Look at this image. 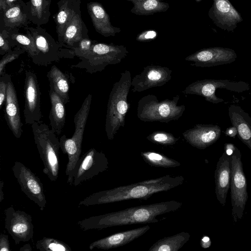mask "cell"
Returning a JSON list of instances; mask_svg holds the SVG:
<instances>
[{
	"instance_id": "74e56055",
	"label": "cell",
	"mask_w": 251,
	"mask_h": 251,
	"mask_svg": "<svg viewBox=\"0 0 251 251\" xmlns=\"http://www.w3.org/2000/svg\"><path fill=\"white\" fill-rule=\"evenodd\" d=\"M8 32L5 30L0 33V54L3 55L11 50V47L8 39Z\"/></svg>"
},
{
	"instance_id": "4316f807",
	"label": "cell",
	"mask_w": 251,
	"mask_h": 251,
	"mask_svg": "<svg viewBox=\"0 0 251 251\" xmlns=\"http://www.w3.org/2000/svg\"><path fill=\"white\" fill-rule=\"evenodd\" d=\"M3 22L6 27L16 28L26 26L28 23L26 4L20 0L3 10Z\"/></svg>"
},
{
	"instance_id": "4fadbf2b",
	"label": "cell",
	"mask_w": 251,
	"mask_h": 251,
	"mask_svg": "<svg viewBox=\"0 0 251 251\" xmlns=\"http://www.w3.org/2000/svg\"><path fill=\"white\" fill-rule=\"evenodd\" d=\"M4 213L5 228L16 245L28 242L33 238L34 226L30 214L15 210L13 206L6 208Z\"/></svg>"
},
{
	"instance_id": "f35d334b",
	"label": "cell",
	"mask_w": 251,
	"mask_h": 251,
	"mask_svg": "<svg viewBox=\"0 0 251 251\" xmlns=\"http://www.w3.org/2000/svg\"><path fill=\"white\" fill-rule=\"evenodd\" d=\"M157 36V32L153 29L145 30L139 33L135 40L138 42H146L154 40Z\"/></svg>"
},
{
	"instance_id": "ac0fdd59",
	"label": "cell",
	"mask_w": 251,
	"mask_h": 251,
	"mask_svg": "<svg viewBox=\"0 0 251 251\" xmlns=\"http://www.w3.org/2000/svg\"><path fill=\"white\" fill-rule=\"evenodd\" d=\"M5 75L7 91L4 117L8 128L14 136L17 138H20L23 133V124L21 121L17 92L11 76L7 74Z\"/></svg>"
},
{
	"instance_id": "9a60e30c",
	"label": "cell",
	"mask_w": 251,
	"mask_h": 251,
	"mask_svg": "<svg viewBox=\"0 0 251 251\" xmlns=\"http://www.w3.org/2000/svg\"><path fill=\"white\" fill-rule=\"evenodd\" d=\"M236 58V53L233 49L215 47L199 50L185 60L193 62L191 65L193 66L211 67L232 63Z\"/></svg>"
},
{
	"instance_id": "ee69618b",
	"label": "cell",
	"mask_w": 251,
	"mask_h": 251,
	"mask_svg": "<svg viewBox=\"0 0 251 251\" xmlns=\"http://www.w3.org/2000/svg\"><path fill=\"white\" fill-rule=\"evenodd\" d=\"M20 0H5L2 9L3 11Z\"/></svg>"
},
{
	"instance_id": "ab89813d",
	"label": "cell",
	"mask_w": 251,
	"mask_h": 251,
	"mask_svg": "<svg viewBox=\"0 0 251 251\" xmlns=\"http://www.w3.org/2000/svg\"><path fill=\"white\" fill-rule=\"evenodd\" d=\"M5 74L0 76V109H1L6 98L7 82Z\"/></svg>"
},
{
	"instance_id": "7402d4cb",
	"label": "cell",
	"mask_w": 251,
	"mask_h": 251,
	"mask_svg": "<svg viewBox=\"0 0 251 251\" xmlns=\"http://www.w3.org/2000/svg\"><path fill=\"white\" fill-rule=\"evenodd\" d=\"M88 13L93 26L97 32L108 37L114 36L121 31L120 27L113 26L102 5L97 2H91L87 4Z\"/></svg>"
},
{
	"instance_id": "d6a6232c",
	"label": "cell",
	"mask_w": 251,
	"mask_h": 251,
	"mask_svg": "<svg viewBox=\"0 0 251 251\" xmlns=\"http://www.w3.org/2000/svg\"><path fill=\"white\" fill-rule=\"evenodd\" d=\"M141 155L146 163L153 167L169 168L180 165V163L177 161L155 151H142Z\"/></svg>"
},
{
	"instance_id": "30bf717a",
	"label": "cell",
	"mask_w": 251,
	"mask_h": 251,
	"mask_svg": "<svg viewBox=\"0 0 251 251\" xmlns=\"http://www.w3.org/2000/svg\"><path fill=\"white\" fill-rule=\"evenodd\" d=\"M226 89L235 92H243L250 89L249 84L243 81H232L226 79H205L197 80L189 84L182 91L187 95H196L214 104L224 101L215 94L217 89Z\"/></svg>"
},
{
	"instance_id": "ba28073f",
	"label": "cell",
	"mask_w": 251,
	"mask_h": 251,
	"mask_svg": "<svg viewBox=\"0 0 251 251\" xmlns=\"http://www.w3.org/2000/svg\"><path fill=\"white\" fill-rule=\"evenodd\" d=\"M26 30L30 33L35 41L37 53L31 60L35 65L48 66L62 59H72L75 56L72 50L65 48L56 42L41 27H27Z\"/></svg>"
},
{
	"instance_id": "83f0119b",
	"label": "cell",
	"mask_w": 251,
	"mask_h": 251,
	"mask_svg": "<svg viewBox=\"0 0 251 251\" xmlns=\"http://www.w3.org/2000/svg\"><path fill=\"white\" fill-rule=\"evenodd\" d=\"M51 0H29L26 4L29 20L38 26L46 24L50 15Z\"/></svg>"
},
{
	"instance_id": "d6986e66",
	"label": "cell",
	"mask_w": 251,
	"mask_h": 251,
	"mask_svg": "<svg viewBox=\"0 0 251 251\" xmlns=\"http://www.w3.org/2000/svg\"><path fill=\"white\" fill-rule=\"evenodd\" d=\"M221 134V127L211 124H196L184 131L182 135L192 146L203 150L216 142Z\"/></svg>"
},
{
	"instance_id": "836d02e7",
	"label": "cell",
	"mask_w": 251,
	"mask_h": 251,
	"mask_svg": "<svg viewBox=\"0 0 251 251\" xmlns=\"http://www.w3.org/2000/svg\"><path fill=\"white\" fill-rule=\"evenodd\" d=\"M36 248L40 251H72L70 246L53 238L44 237L37 241Z\"/></svg>"
},
{
	"instance_id": "277c9868",
	"label": "cell",
	"mask_w": 251,
	"mask_h": 251,
	"mask_svg": "<svg viewBox=\"0 0 251 251\" xmlns=\"http://www.w3.org/2000/svg\"><path fill=\"white\" fill-rule=\"evenodd\" d=\"M35 143L42 160L43 173L51 181L59 174V139L49 126L42 121L31 125Z\"/></svg>"
},
{
	"instance_id": "d4e9b609",
	"label": "cell",
	"mask_w": 251,
	"mask_h": 251,
	"mask_svg": "<svg viewBox=\"0 0 251 251\" xmlns=\"http://www.w3.org/2000/svg\"><path fill=\"white\" fill-rule=\"evenodd\" d=\"M87 31L80 14L76 13L67 26L60 44L72 50L82 39L88 37Z\"/></svg>"
},
{
	"instance_id": "6da1fadb",
	"label": "cell",
	"mask_w": 251,
	"mask_h": 251,
	"mask_svg": "<svg viewBox=\"0 0 251 251\" xmlns=\"http://www.w3.org/2000/svg\"><path fill=\"white\" fill-rule=\"evenodd\" d=\"M182 203L175 200L142 205L100 215L93 216L77 223L83 231L138 224L156 223V217L174 212Z\"/></svg>"
},
{
	"instance_id": "d590c367",
	"label": "cell",
	"mask_w": 251,
	"mask_h": 251,
	"mask_svg": "<svg viewBox=\"0 0 251 251\" xmlns=\"http://www.w3.org/2000/svg\"><path fill=\"white\" fill-rule=\"evenodd\" d=\"M25 51L19 47H16L13 50L4 54L0 60V76L5 73V67L6 65L18 58L19 56Z\"/></svg>"
},
{
	"instance_id": "7c38bea8",
	"label": "cell",
	"mask_w": 251,
	"mask_h": 251,
	"mask_svg": "<svg viewBox=\"0 0 251 251\" xmlns=\"http://www.w3.org/2000/svg\"><path fill=\"white\" fill-rule=\"evenodd\" d=\"M109 162L105 154L95 148L84 153L77 163L73 175V185L77 186L106 171Z\"/></svg>"
},
{
	"instance_id": "2e32d148",
	"label": "cell",
	"mask_w": 251,
	"mask_h": 251,
	"mask_svg": "<svg viewBox=\"0 0 251 251\" xmlns=\"http://www.w3.org/2000/svg\"><path fill=\"white\" fill-rule=\"evenodd\" d=\"M172 71L168 67L150 65L145 67L140 74L131 80L132 92H141L147 89L166 84L172 78Z\"/></svg>"
},
{
	"instance_id": "3957f363",
	"label": "cell",
	"mask_w": 251,
	"mask_h": 251,
	"mask_svg": "<svg viewBox=\"0 0 251 251\" xmlns=\"http://www.w3.org/2000/svg\"><path fill=\"white\" fill-rule=\"evenodd\" d=\"M131 75L128 70L121 74L119 80L113 86L107 106L105 130L108 140H112L121 127L129 108L127 97L131 86Z\"/></svg>"
},
{
	"instance_id": "1f68e13d",
	"label": "cell",
	"mask_w": 251,
	"mask_h": 251,
	"mask_svg": "<svg viewBox=\"0 0 251 251\" xmlns=\"http://www.w3.org/2000/svg\"><path fill=\"white\" fill-rule=\"evenodd\" d=\"M76 13V12L72 6H71L68 0L63 2L60 6L55 19L58 42L60 44L61 43L67 26Z\"/></svg>"
},
{
	"instance_id": "c3c4849f",
	"label": "cell",
	"mask_w": 251,
	"mask_h": 251,
	"mask_svg": "<svg viewBox=\"0 0 251 251\" xmlns=\"http://www.w3.org/2000/svg\"><path fill=\"white\" fill-rule=\"evenodd\" d=\"M197 2H200V1H201V0H195Z\"/></svg>"
},
{
	"instance_id": "f6af8a7d",
	"label": "cell",
	"mask_w": 251,
	"mask_h": 251,
	"mask_svg": "<svg viewBox=\"0 0 251 251\" xmlns=\"http://www.w3.org/2000/svg\"><path fill=\"white\" fill-rule=\"evenodd\" d=\"M19 250L20 251H31L32 249L30 244L26 243L21 247Z\"/></svg>"
},
{
	"instance_id": "e0dca14e",
	"label": "cell",
	"mask_w": 251,
	"mask_h": 251,
	"mask_svg": "<svg viewBox=\"0 0 251 251\" xmlns=\"http://www.w3.org/2000/svg\"><path fill=\"white\" fill-rule=\"evenodd\" d=\"M208 15L213 23L222 30L233 32L243 19L229 0H213Z\"/></svg>"
},
{
	"instance_id": "7dc6e473",
	"label": "cell",
	"mask_w": 251,
	"mask_h": 251,
	"mask_svg": "<svg viewBox=\"0 0 251 251\" xmlns=\"http://www.w3.org/2000/svg\"><path fill=\"white\" fill-rule=\"evenodd\" d=\"M4 1L5 0H0V8L1 10L3 9Z\"/></svg>"
},
{
	"instance_id": "f1b7e54d",
	"label": "cell",
	"mask_w": 251,
	"mask_h": 251,
	"mask_svg": "<svg viewBox=\"0 0 251 251\" xmlns=\"http://www.w3.org/2000/svg\"><path fill=\"white\" fill-rule=\"evenodd\" d=\"M133 4L131 13L138 16H149L166 12L169 4L164 0H126Z\"/></svg>"
},
{
	"instance_id": "60d3db41",
	"label": "cell",
	"mask_w": 251,
	"mask_h": 251,
	"mask_svg": "<svg viewBox=\"0 0 251 251\" xmlns=\"http://www.w3.org/2000/svg\"><path fill=\"white\" fill-rule=\"evenodd\" d=\"M10 250L8 236L1 233L0 234V251H10Z\"/></svg>"
},
{
	"instance_id": "484cf974",
	"label": "cell",
	"mask_w": 251,
	"mask_h": 251,
	"mask_svg": "<svg viewBox=\"0 0 251 251\" xmlns=\"http://www.w3.org/2000/svg\"><path fill=\"white\" fill-rule=\"evenodd\" d=\"M49 97L51 104L49 114L50 129L59 136L62 132L65 124V104L60 96L50 88Z\"/></svg>"
},
{
	"instance_id": "ffe728a7",
	"label": "cell",
	"mask_w": 251,
	"mask_h": 251,
	"mask_svg": "<svg viewBox=\"0 0 251 251\" xmlns=\"http://www.w3.org/2000/svg\"><path fill=\"white\" fill-rule=\"evenodd\" d=\"M231 175V155L225 151L219 158L214 173L215 194L219 203L225 206L230 186Z\"/></svg>"
},
{
	"instance_id": "bcb514c9",
	"label": "cell",
	"mask_w": 251,
	"mask_h": 251,
	"mask_svg": "<svg viewBox=\"0 0 251 251\" xmlns=\"http://www.w3.org/2000/svg\"><path fill=\"white\" fill-rule=\"evenodd\" d=\"M4 186V182L2 180L0 181V202H1L4 199V193L3 188Z\"/></svg>"
},
{
	"instance_id": "8992f818",
	"label": "cell",
	"mask_w": 251,
	"mask_h": 251,
	"mask_svg": "<svg viewBox=\"0 0 251 251\" xmlns=\"http://www.w3.org/2000/svg\"><path fill=\"white\" fill-rule=\"evenodd\" d=\"M179 95L172 100H158L155 95L149 94L143 97L138 102L137 116L142 121L160 122L168 123L177 120L185 110L184 105H178Z\"/></svg>"
},
{
	"instance_id": "7bdbcfd3",
	"label": "cell",
	"mask_w": 251,
	"mask_h": 251,
	"mask_svg": "<svg viewBox=\"0 0 251 251\" xmlns=\"http://www.w3.org/2000/svg\"><path fill=\"white\" fill-rule=\"evenodd\" d=\"M211 241L210 238L206 236H203L201 241V245L203 248H207L211 245Z\"/></svg>"
},
{
	"instance_id": "44dd1931",
	"label": "cell",
	"mask_w": 251,
	"mask_h": 251,
	"mask_svg": "<svg viewBox=\"0 0 251 251\" xmlns=\"http://www.w3.org/2000/svg\"><path fill=\"white\" fill-rule=\"evenodd\" d=\"M150 229L147 225L142 227L120 232L96 240L89 246L90 250L94 249L109 250L125 245L143 235Z\"/></svg>"
},
{
	"instance_id": "52a82bcc",
	"label": "cell",
	"mask_w": 251,
	"mask_h": 251,
	"mask_svg": "<svg viewBox=\"0 0 251 251\" xmlns=\"http://www.w3.org/2000/svg\"><path fill=\"white\" fill-rule=\"evenodd\" d=\"M128 51L124 45L95 42L88 53L71 68L84 69L90 74L101 72L110 65L120 63Z\"/></svg>"
},
{
	"instance_id": "9c48e42d",
	"label": "cell",
	"mask_w": 251,
	"mask_h": 251,
	"mask_svg": "<svg viewBox=\"0 0 251 251\" xmlns=\"http://www.w3.org/2000/svg\"><path fill=\"white\" fill-rule=\"evenodd\" d=\"M231 162L230 188L231 214L234 222H237L243 217L248 199V194L247 180L241 161V154L236 147L231 154Z\"/></svg>"
},
{
	"instance_id": "603a6c76",
	"label": "cell",
	"mask_w": 251,
	"mask_h": 251,
	"mask_svg": "<svg viewBox=\"0 0 251 251\" xmlns=\"http://www.w3.org/2000/svg\"><path fill=\"white\" fill-rule=\"evenodd\" d=\"M50 87L61 98L65 104L70 101L69 90L71 84L75 81L72 73L62 72L56 66L53 65L47 74Z\"/></svg>"
},
{
	"instance_id": "8fae6325",
	"label": "cell",
	"mask_w": 251,
	"mask_h": 251,
	"mask_svg": "<svg viewBox=\"0 0 251 251\" xmlns=\"http://www.w3.org/2000/svg\"><path fill=\"white\" fill-rule=\"evenodd\" d=\"M12 170L22 192L36 204L41 211H43L47 200L43 185L39 177L18 161L14 162Z\"/></svg>"
},
{
	"instance_id": "5bb4252c",
	"label": "cell",
	"mask_w": 251,
	"mask_h": 251,
	"mask_svg": "<svg viewBox=\"0 0 251 251\" xmlns=\"http://www.w3.org/2000/svg\"><path fill=\"white\" fill-rule=\"evenodd\" d=\"M24 95L25 107L24 114L26 124L32 125L41 121V92L35 73L26 71L25 73Z\"/></svg>"
},
{
	"instance_id": "cb8c5ba5",
	"label": "cell",
	"mask_w": 251,
	"mask_h": 251,
	"mask_svg": "<svg viewBox=\"0 0 251 251\" xmlns=\"http://www.w3.org/2000/svg\"><path fill=\"white\" fill-rule=\"evenodd\" d=\"M228 110L231 124L237 129V135L251 151V117L238 105L231 104Z\"/></svg>"
},
{
	"instance_id": "b9f144b4",
	"label": "cell",
	"mask_w": 251,
	"mask_h": 251,
	"mask_svg": "<svg viewBox=\"0 0 251 251\" xmlns=\"http://www.w3.org/2000/svg\"><path fill=\"white\" fill-rule=\"evenodd\" d=\"M225 134L226 136H228L231 137H234L237 134V131L236 128L233 126L227 128L225 132Z\"/></svg>"
},
{
	"instance_id": "8d00e7d4",
	"label": "cell",
	"mask_w": 251,
	"mask_h": 251,
	"mask_svg": "<svg viewBox=\"0 0 251 251\" xmlns=\"http://www.w3.org/2000/svg\"><path fill=\"white\" fill-rule=\"evenodd\" d=\"M94 42L88 37L82 39L75 48L72 49L75 56L80 59L88 53Z\"/></svg>"
},
{
	"instance_id": "e575fe53",
	"label": "cell",
	"mask_w": 251,
	"mask_h": 251,
	"mask_svg": "<svg viewBox=\"0 0 251 251\" xmlns=\"http://www.w3.org/2000/svg\"><path fill=\"white\" fill-rule=\"evenodd\" d=\"M147 139L157 145L164 146L173 145L179 140V138L165 131H155L149 135Z\"/></svg>"
},
{
	"instance_id": "5b68a950",
	"label": "cell",
	"mask_w": 251,
	"mask_h": 251,
	"mask_svg": "<svg viewBox=\"0 0 251 251\" xmlns=\"http://www.w3.org/2000/svg\"><path fill=\"white\" fill-rule=\"evenodd\" d=\"M92 95L88 94L75 115V131L71 138L63 135L59 138L60 149L68 156L65 174L67 183L73 185V175L77 162L81 157L83 134L90 110Z\"/></svg>"
},
{
	"instance_id": "7a4b0ae2",
	"label": "cell",
	"mask_w": 251,
	"mask_h": 251,
	"mask_svg": "<svg viewBox=\"0 0 251 251\" xmlns=\"http://www.w3.org/2000/svg\"><path fill=\"white\" fill-rule=\"evenodd\" d=\"M184 181V178L181 176L166 175L94 193L82 200L78 205L89 206L126 200H146L154 194L167 191L181 185Z\"/></svg>"
},
{
	"instance_id": "4dcf8cb0",
	"label": "cell",
	"mask_w": 251,
	"mask_h": 251,
	"mask_svg": "<svg viewBox=\"0 0 251 251\" xmlns=\"http://www.w3.org/2000/svg\"><path fill=\"white\" fill-rule=\"evenodd\" d=\"M8 39L11 48L15 46L20 47L27 53L31 59L36 55L37 50L35 41L27 30L26 34L18 32L8 33Z\"/></svg>"
},
{
	"instance_id": "f546056e",
	"label": "cell",
	"mask_w": 251,
	"mask_h": 251,
	"mask_svg": "<svg viewBox=\"0 0 251 251\" xmlns=\"http://www.w3.org/2000/svg\"><path fill=\"white\" fill-rule=\"evenodd\" d=\"M190 234L182 231L176 234L164 237L154 243L149 251H178L189 240Z\"/></svg>"
}]
</instances>
